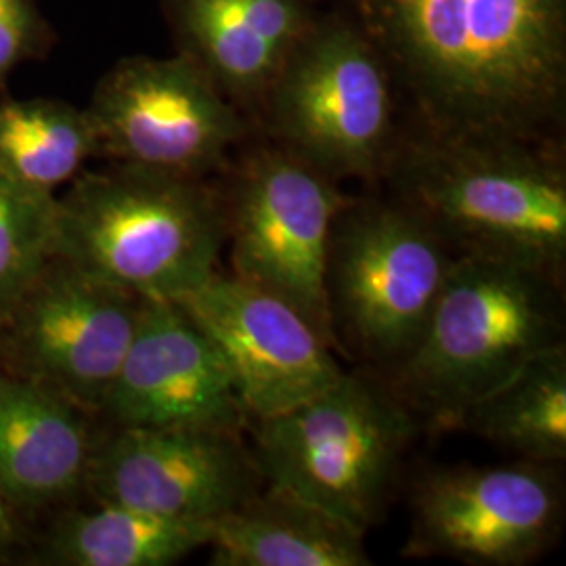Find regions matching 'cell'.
Listing matches in <instances>:
<instances>
[{
  "label": "cell",
  "instance_id": "cell-1",
  "mask_svg": "<svg viewBox=\"0 0 566 566\" xmlns=\"http://www.w3.org/2000/svg\"><path fill=\"white\" fill-rule=\"evenodd\" d=\"M432 139L537 143L565 105L566 0H364Z\"/></svg>",
  "mask_w": 566,
  "mask_h": 566
},
{
  "label": "cell",
  "instance_id": "cell-2",
  "mask_svg": "<svg viewBox=\"0 0 566 566\" xmlns=\"http://www.w3.org/2000/svg\"><path fill=\"white\" fill-rule=\"evenodd\" d=\"M224 196L202 179L120 164L55 200L51 256L142 298L179 301L219 271Z\"/></svg>",
  "mask_w": 566,
  "mask_h": 566
},
{
  "label": "cell",
  "instance_id": "cell-3",
  "mask_svg": "<svg viewBox=\"0 0 566 566\" xmlns=\"http://www.w3.org/2000/svg\"><path fill=\"white\" fill-rule=\"evenodd\" d=\"M563 290L525 266L458 256L420 340L386 380L420 424L458 428L470 405L566 344Z\"/></svg>",
  "mask_w": 566,
  "mask_h": 566
},
{
  "label": "cell",
  "instance_id": "cell-4",
  "mask_svg": "<svg viewBox=\"0 0 566 566\" xmlns=\"http://www.w3.org/2000/svg\"><path fill=\"white\" fill-rule=\"evenodd\" d=\"M399 196L458 256L565 283V170L542 145L430 139L401 164Z\"/></svg>",
  "mask_w": 566,
  "mask_h": 566
},
{
  "label": "cell",
  "instance_id": "cell-5",
  "mask_svg": "<svg viewBox=\"0 0 566 566\" xmlns=\"http://www.w3.org/2000/svg\"><path fill=\"white\" fill-rule=\"evenodd\" d=\"M264 483L367 533L385 518L420 422L378 371H344L315 397L252 420Z\"/></svg>",
  "mask_w": 566,
  "mask_h": 566
},
{
  "label": "cell",
  "instance_id": "cell-6",
  "mask_svg": "<svg viewBox=\"0 0 566 566\" xmlns=\"http://www.w3.org/2000/svg\"><path fill=\"white\" fill-rule=\"evenodd\" d=\"M455 259L437 229L401 200H346L325 266L338 348L392 374L420 340Z\"/></svg>",
  "mask_w": 566,
  "mask_h": 566
},
{
  "label": "cell",
  "instance_id": "cell-7",
  "mask_svg": "<svg viewBox=\"0 0 566 566\" xmlns=\"http://www.w3.org/2000/svg\"><path fill=\"white\" fill-rule=\"evenodd\" d=\"M346 200L336 181L285 149L250 156L224 196L231 275L294 306L336 350L325 266Z\"/></svg>",
  "mask_w": 566,
  "mask_h": 566
},
{
  "label": "cell",
  "instance_id": "cell-8",
  "mask_svg": "<svg viewBox=\"0 0 566 566\" xmlns=\"http://www.w3.org/2000/svg\"><path fill=\"white\" fill-rule=\"evenodd\" d=\"M145 298L51 256L0 315V369L99 413Z\"/></svg>",
  "mask_w": 566,
  "mask_h": 566
},
{
  "label": "cell",
  "instance_id": "cell-9",
  "mask_svg": "<svg viewBox=\"0 0 566 566\" xmlns=\"http://www.w3.org/2000/svg\"><path fill=\"white\" fill-rule=\"evenodd\" d=\"M563 525L558 465L514 460L434 468L413 489L403 554L470 566H525L558 544Z\"/></svg>",
  "mask_w": 566,
  "mask_h": 566
},
{
  "label": "cell",
  "instance_id": "cell-10",
  "mask_svg": "<svg viewBox=\"0 0 566 566\" xmlns=\"http://www.w3.org/2000/svg\"><path fill=\"white\" fill-rule=\"evenodd\" d=\"M271 88V122L283 149L332 181L376 175L388 158L392 99L369 44L346 28L308 42Z\"/></svg>",
  "mask_w": 566,
  "mask_h": 566
},
{
  "label": "cell",
  "instance_id": "cell-11",
  "mask_svg": "<svg viewBox=\"0 0 566 566\" xmlns=\"http://www.w3.org/2000/svg\"><path fill=\"white\" fill-rule=\"evenodd\" d=\"M264 485L243 432L126 426L99 434L84 493L99 504L181 521H214Z\"/></svg>",
  "mask_w": 566,
  "mask_h": 566
},
{
  "label": "cell",
  "instance_id": "cell-12",
  "mask_svg": "<svg viewBox=\"0 0 566 566\" xmlns=\"http://www.w3.org/2000/svg\"><path fill=\"white\" fill-rule=\"evenodd\" d=\"M99 154L120 164L202 179L242 139L217 84L187 60H130L99 84L86 109Z\"/></svg>",
  "mask_w": 566,
  "mask_h": 566
},
{
  "label": "cell",
  "instance_id": "cell-13",
  "mask_svg": "<svg viewBox=\"0 0 566 566\" xmlns=\"http://www.w3.org/2000/svg\"><path fill=\"white\" fill-rule=\"evenodd\" d=\"M177 303L221 350L252 420L303 403L346 371L303 313L231 273L217 271Z\"/></svg>",
  "mask_w": 566,
  "mask_h": 566
},
{
  "label": "cell",
  "instance_id": "cell-14",
  "mask_svg": "<svg viewBox=\"0 0 566 566\" xmlns=\"http://www.w3.org/2000/svg\"><path fill=\"white\" fill-rule=\"evenodd\" d=\"M114 428L252 424L217 344L177 301L145 298L142 319L102 409Z\"/></svg>",
  "mask_w": 566,
  "mask_h": 566
},
{
  "label": "cell",
  "instance_id": "cell-15",
  "mask_svg": "<svg viewBox=\"0 0 566 566\" xmlns=\"http://www.w3.org/2000/svg\"><path fill=\"white\" fill-rule=\"evenodd\" d=\"M91 416L55 388L0 371V495L30 510L84 493L99 439Z\"/></svg>",
  "mask_w": 566,
  "mask_h": 566
},
{
  "label": "cell",
  "instance_id": "cell-16",
  "mask_svg": "<svg viewBox=\"0 0 566 566\" xmlns=\"http://www.w3.org/2000/svg\"><path fill=\"white\" fill-rule=\"evenodd\" d=\"M365 533L280 486L264 483L214 518L210 566H369Z\"/></svg>",
  "mask_w": 566,
  "mask_h": 566
},
{
  "label": "cell",
  "instance_id": "cell-17",
  "mask_svg": "<svg viewBox=\"0 0 566 566\" xmlns=\"http://www.w3.org/2000/svg\"><path fill=\"white\" fill-rule=\"evenodd\" d=\"M214 521H181L99 504L63 512L36 554L49 566H170L208 547Z\"/></svg>",
  "mask_w": 566,
  "mask_h": 566
},
{
  "label": "cell",
  "instance_id": "cell-18",
  "mask_svg": "<svg viewBox=\"0 0 566 566\" xmlns=\"http://www.w3.org/2000/svg\"><path fill=\"white\" fill-rule=\"evenodd\" d=\"M182 18L214 78L243 95L273 84L303 30L298 0H182Z\"/></svg>",
  "mask_w": 566,
  "mask_h": 566
},
{
  "label": "cell",
  "instance_id": "cell-19",
  "mask_svg": "<svg viewBox=\"0 0 566 566\" xmlns=\"http://www.w3.org/2000/svg\"><path fill=\"white\" fill-rule=\"evenodd\" d=\"M460 430L483 437L518 460H566V344L526 361L502 385L470 405Z\"/></svg>",
  "mask_w": 566,
  "mask_h": 566
},
{
  "label": "cell",
  "instance_id": "cell-20",
  "mask_svg": "<svg viewBox=\"0 0 566 566\" xmlns=\"http://www.w3.org/2000/svg\"><path fill=\"white\" fill-rule=\"evenodd\" d=\"M99 154L88 112L49 99L0 103V177L41 196H55Z\"/></svg>",
  "mask_w": 566,
  "mask_h": 566
},
{
  "label": "cell",
  "instance_id": "cell-21",
  "mask_svg": "<svg viewBox=\"0 0 566 566\" xmlns=\"http://www.w3.org/2000/svg\"><path fill=\"white\" fill-rule=\"evenodd\" d=\"M55 200L0 177V315L51 259Z\"/></svg>",
  "mask_w": 566,
  "mask_h": 566
},
{
  "label": "cell",
  "instance_id": "cell-22",
  "mask_svg": "<svg viewBox=\"0 0 566 566\" xmlns=\"http://www.w3.org/2000/svg\"><path fill=\"white\" fill-rule=\"evenodd\" d=\"M34 39V13L28 0H0V76L20 63Z\"/></svg>",
  "mask_w": 566,
  "mask_h": 566
},
{
  "label": "cell",
  "instance_id": "cell-23",
  "mask_svg": "<svg viewBox=\"0 0 566 566\" xmlns=\"http://www.w3.org/2000/svg\"><path fill=\"white\" fill-rule=\"evenodd\" d=\"M13 510L2 495H0V565L9 558L11 549L18 542V531H15V521H13Z\"/></svg>",
  "mask_w": 566,
  "mask_h": 566
},
{
  "label": "cell",
  "instance_id": "cell-24",
  "mask_svg": "<svg viewBox=\"0 0 566 566\" xmlns=\"http://www.w3.org/2000/svg\"><path fill=\"white\" fill-rule=\"evenodd\" d=\"M0 371H2V369H0Z\"/></svg>",
  "mask_w": 566,
  "mask_h": 566
}]
</instances>
